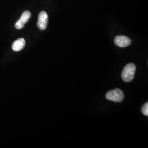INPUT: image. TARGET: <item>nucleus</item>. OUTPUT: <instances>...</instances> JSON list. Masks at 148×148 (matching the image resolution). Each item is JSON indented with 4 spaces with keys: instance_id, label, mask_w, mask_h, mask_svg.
Masks as SVG:
<instances>
[{
    "instance_id": "obj_4",
    "label": "nucleus",
    "mask_w": 148,
    "mask_h": 148,
    "mask_svg": "<svg viewBox=\"0 0 148 148\" xmlns=\"http://www.w3.org/2000/svg\"><path fill=\"white\" fill-rule=\"evenodd\" d=\"M31 16H32L31 13L29 11H25L22 14L20 19L16 23L15 25L16 29L18 30H21V29H23L24 27L25 24L27 23V21H29V20L30 19Z\"/></svg>"
},
{
    "instance_id": "obj_2",
    "label": "nucleus",
    "mask_w": 148,
    "mask_h": 148,
    "mask_svg": "<svg viewBox=\"0 0 148 148\" xmlns=\"http://www.w3.org/2000/svg\"><path fill=\"white\" fill-rule=\"evenodd\" d=\"M125 95L123 92L120 89H115L108 92L106 94V98L109 101L116 103H120L123 101Z\"/></svg>"
},
{
    "instance_id": "obj_1",
    "label": "nucleus",
    "mask_w": 148,
    "mask_h": 148,
    "mask_svg": "<svg viewBox=\"0 0 148 148\" xmlns=\"http://www.w3.org/2000/svg\"><path fill=\"white\" fill-rule=\"evenodd\" d=\"M136 66L133 63H129L125 66L122 73V78L125 82H130L134 79Z\"/></svg>"
},
{
    "instance_id": "obj_5",
    "label": "nucleus",
    "mask_w": 148,
    "mask_h": 148,
    "mask_svg": "<svg viewBox=\"0 0 148 148\" xmlns=\"http://www.w3.org/2000/svg\"><path fill=\"white\" fill-rule=\"evenodd\" d=\"M114 42L120 47H126L131 45V40L127 36L120 35L115 38Z\"/></svg>"
},
{
    "instance_id": "obj_7",
    "label": "nucleus",
    "mask_w": 148,
    "mask_h": 148,
    "mask_svg": "<svg viewBox=\"0 0 148 148\" xmlns=\"http://www.w3.org/2000/svg\"><path fill=\"white\" fill-rule=\"evenodd\" d=\"M142 112L143 114L147 116H148V103H146L144 104L142 109Z\"/></svg>"
},
{
    "instance_id": "obj_3",
    "label": "nucleus",
    "mask_w": 148,
    "mask_h": 148,
    "mask_svg": "<svg viewBox=\"0 0 148 148\" xmlns=\"http://www.w3.org/2000/svg\"><path fill=\"white\" fill-rule=\"evenodd\" d=\"M48 21V16L47 13L45 12L42 11L38 15V18L37 21V27L41 30H44L46 29L47 26Z\"/></svg>"
},
{
    "instance_id": "obj_6",
    "label": "nucleus",
    "mask_w": 148,
    "mask_h": 148,
    "mask_svg": "<svg viewBox=\"0 0 148 148\" xmlns=\"http://www.w3.org/2000/svg\"><path fill=\"white\" fill-rule=\"evenodd\" d=\"M25 41L24 38H21L18 39L14 41L12 45V49L13 51L16 52H19L23 49L25 46Z\"/></svg>"
}]
</instances>
